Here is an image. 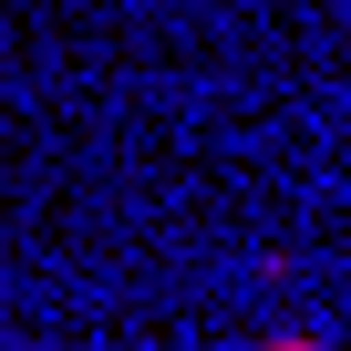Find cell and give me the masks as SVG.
<instances>
[{"mask_svg": "<svg viewBox=\"0 0 351 351\" xmlns=\"http://www.w3.org/2000/svg\"><path fill=\"white\" fill-rule=\"evenodd\" d=\"M269 351H320V341H269Z\"/></svg>", "mask_w": 351, "mask_h": 351, "instance_id": "cell-1", "label": "cell"}]
</instances>
